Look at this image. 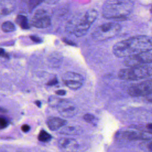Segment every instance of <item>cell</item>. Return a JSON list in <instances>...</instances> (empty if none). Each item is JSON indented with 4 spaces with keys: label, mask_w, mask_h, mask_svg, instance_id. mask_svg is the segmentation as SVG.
Masks as SVG:
<instances>
[{
    "label": "cell",
    "mask_w": 152,
    "mask_h": 152,
    "mask_svg": "<svg viewBox=\"0 0 152 152\" xmlns=\"http://www.w3.org/2000/svg\"><path fill=\"white\" fill-rule=\"evenodd\" d=\"M56 94L57 95H59V96H64L66 94V91L64 90H57L55 91Z\"/></svg>",
    "instance_id": "cell-27"
},
{
    "label": "cell",
    "mask_w": 152,
    "mask_h": 152,
    "mask_svg": "<svg viewBox=\"0 0 152 152\" xmlns=\"http://www.w3.org/2000/svg\"><path fill=\"white\" fill-rule=\"evenodd\" d=\"M151 62L152 51L151 49L126 57L125 60V64L126 66L130 67L148 64H151Z\"/></svg>",
    "instance_id": "cell-6"
},
{
    "label": "cell",
    "mask_w": 152,
    "mask_h": 152,
    "mask_svg": "<svg viewBox=\"0 0 152 152\" xmlns=\"http://www.w3.org/2000/svg\"><path fill=\"white\" fill-rule=\"evenodd\" d=\"M52 139V136L45 130H41L38 135V140L42 142H46Z\"/></svg>",
    "instance_id": "cell-18"
},
{
    "label": "cell",
    "mask_w": 152,
    "mask_h": 152,
    "mask_svg": "<svg viewBox=\"0 0 152 152\" xmlns=\"http://www.w3.org/2000/svg\"><path fill=\"white\" fill-rule=\"evenodd\" d=\"M46 123L50 129L56 131L66 125V121L61 118L50 117L47 119Z\"/></svg>",
    "instance_id": "cell-14"
},
{
    "label": "cell",
    "mask_w": 152,
    "mask_h": 152,
    "mask_svg": "<svg viewBox=\"0 0 152 152\" xmlns=\"http://www.w3.org/2000/svg\"><path fill=\"white\" fill-rule=\"evenodd\" d=\"M57 107L59 113L65 118L72 117L77 112V107L71 102L61 100Z\"/></svg>",
    "instance_id": "cell-12"
},
{
    "label": "cell",
    "mask_w": 152,
    "mask_h": 152,
    "mask_svg": "<svg viewBox=\"0 0 152 152\" xmlns=\"http://www.w3.org/2000/svg\"><path fill=\"white\" fill-rule=\"evenodd\" d=\"M58 145L62 152H77L79 144L76 140L71 138H61Z\"/></svg>",
    "instance_id": "cell-11"
},
{
    "label": "cell",
    "mask_w": 152,
    "mask_h": 152,
    "mask_svg": "<svg viewBox=\"0 0 152 152\" xmlns=\"http://www.w3.org/2000/svg\"><path fill=\"white\" fill-rule=\"evenodd\" d=\"M30 129V127L29 125H26V124H24L22 126H21V130L24 132H28Z\"/></svg>",
    "instance_id": "cell-23"
},
{
    "label": "cell",
    "mask_w": 152,
    "mask_h": 152,
    "mask_svg": "<svg viewBox=\"0 0 152 152\" xmlns=\"http://www.w3.org/2000/svg\"><path fill=\"white\" fill-rule=\"evenodd\" d=\"M31 24L39 28H48L51 24V19L45 10L40 9L35 12L31 20Z\"/></svg>",
    "instance_id": "cell-8"
},
{
    "label": "cell",
    "mask_w": 152,
    "mask_h": 152,
    "mask_svg": "<svg viewBox=\"0 0 152 152\" xmlns=\"http://www.w3.org/2000/svg\"><path fill=\"white\" fill-rule=\"evenodd\" d=\"M0 57H4V58H8V55L5 52V50L0 48Z\"/></svg>",
    "instance_id": "cell-24"
},
{
    "label": "cell",
    "mask_w": 152,
    "mask_h": 152,
    "mask_svg": "<svg viewBox=\"0 0 152 152\" xmlns=\"http://www.w3.org/2000/svg\"><path fill=\"white\" fill-rule=\"evenodd\" d=\"M8 124V121L7 119L4 117L0 116V128H4L6 127Z\"/></svg>",
    "instance_id": "cell-22"
},
{
    "label": "cell",
    "mask_w": 152,
    "mask_h": 152,
    "mask_svg": "<svg viewBox=\"0 0 152 152\" xmlns=\"http://www.w3.org/2000/svg\"><path fill=\"white\" fill-rule=\"evenodd\" d=\"M84 119L88 123L95 124V122H97L96 117L91 114H86L84 116Z\"/></svg>",
    "instance_id": "cell-20"
},
{
    "label": "cell",
    "mask_w": 152,
    "mask_h": 152,
    "mask_svg": "<svg viewBox=\"0 0 152 152\" xmlns=\"http://www.w3.org/2000/svg\"><path fill=\"white\" fill-rule=\"evenodd\" d=\"M1 28L4 32L8 33L14 31L15 30V27L12 22L7 21L2 23V24L1 25Z\"/></svg>",
    "instance_id": "cell-17"
},
{
    "label": "cell",
    "mask_w": 152,
    "mask_h": 152,
    "mask_svg": "<svg viewBox=\"0 0 152 152\" xmlns=\"http://www.w3.org/2000/svg\"><path fill=\"white\" fill-rule=\"evenodd\" d=\"M30 39L34 42H42V40L40 37H37V36H30Z\"/></svg>",
    "instance_id": "cell-25"
},
{
    "label": "cell",
    "mask_w": 152,
    "mask_h": 152,
    "mask_svg": "<svg viewBox=\"0 0 152 152\" xmlns=\"http://www.w3.org/2000/svg\"><path fill=\"white\" fill-rule=\"evenodd\" d=\"M14 8V0H0V17L9 15Z\"/></svg>",
    "instance_id": "cell-13"
},
{
    "label": "cell",
    "mask_w": 152,
    "mask_h": 152,
    "mask_svg": "<svg viewBox=\"0 0 152 152\" xmlns=\"http://www.w3.org/2000/svg\"><path fill=\"white\" fill-rule=\"evenodd\" d=\"M36 103H37V106H38V104H39V107H40V102H36Z\"/></svg>",
    "instance_id": "cell-29"
},
{
    "label": "cell",
    "mask_w": 152,
    "mask_h": 152,
    "mask_svg": "<svg viewBox=\"0 0 152 152\" xmlns=\"http://www.w3.org/2000/svg\"><path fill=\"white\" fill-rule=\"evenodd\" d=\"M64 84L70 89L75 90L80 88L84 81V78L79 74L66 72L62 76Z\"/></svg>",
    "instance_id": "cell-9"
},
{
    "label": "cell",
    "mask_w": 152,
    "mask_h": 152,
    "mask_svg": "<svg viewBox=\"0 0 152 152\" xmlns=\"http://www.w3.org/2000/svg\"><path fill=\"white\" fill-rule=\"evenodd\" d=\"M59 132L61 134H66V135H75L80 133L81 132V128L78 126H63L60 129Z\"/></svg>",
    "instance_id": "cell-15"
},
{
    "label": "cell",
    "mask_w": 152,
    "mask_h": 152,
    "mask_svg": "<svg viewBox=\"0 0 152 152\" xmlns=\"http://www.w3.org/2000/svg\"><path fill=\"white\" fill-rule=\"evenodd\" d=\"M122 137L128 140H151V133L148 131H142L132 127L124 131Z\"/></svg>",
    "instance_id": "cell-10"
},
{
    "label": "cell",
    "mask_w": 152,
    "mask_h": 152,
    "mask_svg": "<svg viewBox=\"0 0 152 152\" xmlns=\"http://www.w3.org/2000/svg\"><path fill=\"white\" fill-rule=\"evenodd\" d=\"M128 93L133 97L150 96L152 93L151 80L144 81L139 84H134L128 89Z\"/></svg>",
    "instance_id": "cell-7"
},
{
    "label": "cell",
    "mask_w": 152,
    "mask_h": 152,
    "mask_svg": "<svg viewBox=\"0 0 152 152\" xmlns=\"http://www.w3.org/2000/svg\"><path fill=\"white\" fill-rule=\"evenodd\" d=\"M60 101H61V99L56 98V97H54V96L50 97L49 99V103L51 106H57L59 103L60 102Z\"/></svg>",
    "instance_id": "cell-21"
},
{
    "label": "cell",
    "mask_w": 152,
    "mask_h": 152,
    "mask_svg": "<svg viewBox=\"0 0 152 152\" xmlns=\"http://www.w3.org/2000/svg\"><path fill=\"white\" fill-rule=\"evenodd\" d=\"M57 80L55 79V78H54V79H53V80H52L51 81H50L48 83V85H49V86H52V85H54V84H56L57 83Z\"/></svg>",
    "instance_id": "cell-28"
},
{
    "label": "cell",
    "mask_w": 152,
    "mask_h": 152,
    "mask_svg": "<svg viewBox=\"0 0 152 152\" xmlns=\"http://www.w3.org/2000/svg\"><path fill=\"white\" fill-rule=\"evenodd\" d=\"M151 73V65L148 64L122 69L119 72L118 77L122 80L132 81L149 77Z\"/></svg>",
    "instance_id": "cell-4"
},
{
    "label": "cell",
    "mask_w": 152,
    "mask_h": 152,
    "mask_svg": "<svg viewBox=\"0 0 152 152\" xmlns=\"http://www.w3.org/2000/svg\"><path fill=\"white\" fill-rule=\"evenodd\" d=\"M45 0H28V9L30 11L33 10Z\"/></svg>",
    "instance_id": "cell-19"
},
{
    "label": "cell",
    "mask_w": 152,
    "mask_h": 152,
    "mask_svg": "<svg viewBox=\"0 0 152 152\" xmlns=\"http://www.w3.org/2000/svg\"><path fill=\"white\" fill-rule=\"evenodd\" d=\"M97 15V12L95 10H89L84 13L77 14L67 23L66 30L77 37L83 36L87 33Z\"/></svg>",
    "instance_id": "cell-2"
},
{
    "label": "cell",
    "mask_w": 152,
    "mask_h": 152,
    "mask_svg": "<svg viewBox=\"0 0 152 152\" xmlns=\"http://www.w3.org/2000/svg\"><path fill=\"white\" fill-rule=\"evenodd\" d=\"M60 0H45L44 2L48 4H57Z\"/></svg>",
    "instance_id": "cell-26"
},
{
    "label": "cell",
    "mask_w": 152,
    "mask_h": 152,
    "mask_svg": "<svg viewBox=\"0 0 152 152\" xmlns=\"http://www.w3.org/2000/svg\"><path fill=\"white\" fill-rule=\"evenodd\" d=\"M151 38L144 35H138L117 42L113 45L112 51L116 56L124 58L151 50Z\"/></svg>",
    "instance_id": "cell-1"
},
{
    "label": "cell",
    "mask_w": 152,
    "mask_h": 152,
    "mask_svg": "<svg viewBox=\"0 0 152 152\" xmlns=\"http://www.w3.org/2000/svg\"><path fill=\"white\" fill-rule=\"evenodd\" d=\"M121 30L116 23H107L98 26L92 33L91 36L96 41H104L116 36Z\"/></svg>",
    "instance_id": "cell-5"
},
{
    "label": "cell",
    "mask_w": 152,
    "mask_h": 152,
    "mask_svg": "<svg viewBox=\"0 0 152 152\" xmlns=\"http://www.w3.org/2000/svg\"><path fill=\"white\" fill-rule=\"evenodd\" d=\"M15 22L23 29L29 28L28 20L25 15L21 14L18 15L15 18Z\"/></svg>",
    "instance_id": "cell-16"
},
{
    "label": "cell",
    "mask_w": 152,
    "mask_h": 152,
    "mask_svg": "<svg viewBox=\"0 0 152 152\" xmlns=\"http://www.w3.org/2000/svg\"><path fill=\"white\" fill-rule=\"evenodd\" d=\"M132 8L131 0H106L103 5L102 15L108 19H126Z\"/></svg>",
    "instance_id": "cell-3"
}]
</instances>
